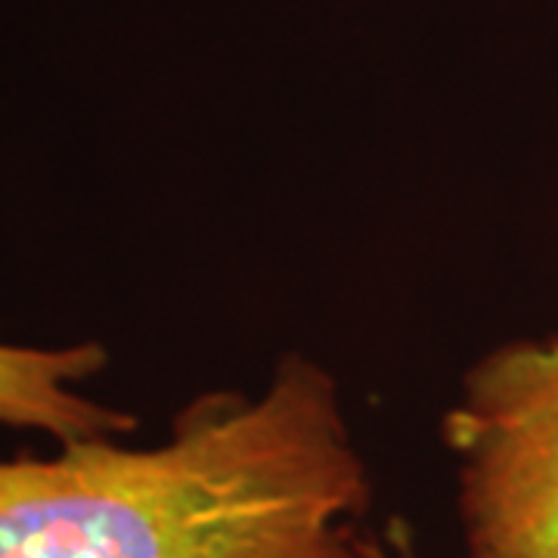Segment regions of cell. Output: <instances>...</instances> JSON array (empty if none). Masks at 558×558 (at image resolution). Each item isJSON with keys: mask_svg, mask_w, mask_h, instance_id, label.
I'll use <instances>...</instances> for the list:
<instances>
[{"mask_svg": "<svg viewBox=\"0 0 558 558\" xmlns=\"http://www.w3.org/2000/svg\"><path fill=\"white\" fill-rule=\"evenodd\" d=\"M469 558H558V336L499 344L444 418Z\"/></svg>", "mask_w": 558, "mask_h": 558, "instance_id": "7a4b0ae2", "label": "cell"}, {"mask_svg": "<svg viewBox=\"0 0 558 558\" xmlns=\"http://www.w3.org/2000/svg\"><path fill=\"white\" fill-rule=\"evenodd\" d=\"M366 506L336 381L289 354L260 398H196L153 450L0 459V558H366Z\"/></svg>", "mask_w": 558, "mask_h": 558, "instance_id": "6da1fadb", "label": "cell"}, {"mask_svg": "<svg viewBox=\"0 0 558 558\" xmlns=\"http://www.w3.org/2000/svg\"><path fill=\"white\" fill-rule=\"evenodd\" d=\"M363 553H366V558H416L413 556V546H410V534H407V527H403L400 521L391 524L385 543H379V539H366Z\"/></svg>", "mask_w": 558, "mask_h": 558, "instance_id": "277c9868", "label": "cell"}, {"mask_svg": "<svg viewBox=\"0 0 558 558\" xmlns=\"http://www.w3.org/2000/svg\"><path fill=\"white\" fill-rule=\"evenodd\" d=\"M102 366L106 351L97 341L69 348L0 344V425L35 428L60 444L134 432L137 418L81 398L72 388Z\"/></svg>", "mask_w": 558, "mask_h": 558, "instance_id": "3957f363", "label": "cell"}]
</instances>
